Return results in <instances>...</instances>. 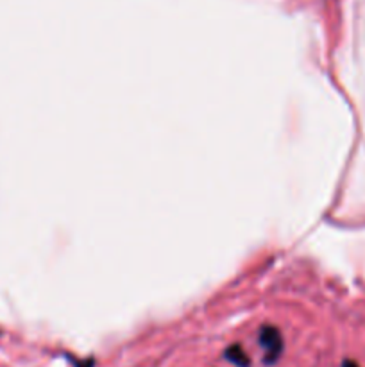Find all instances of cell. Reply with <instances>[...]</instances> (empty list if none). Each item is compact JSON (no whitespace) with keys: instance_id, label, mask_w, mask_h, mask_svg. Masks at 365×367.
Here are the masks:
<instances>
[{"instance_id":"obj_3","label":"cell","mask_w":365,"mask_h":367,"mask_svg":"<svg viewBox=\"0 0 365 367\" xmlns=\"http://www.w3.org/2000/svg\"><path fill=\"white\" fill-rule=\"evenodd\" d=\"M342 367H360L357 362H353V360H344Z\"/></svg>"},{"instance_id":"obj_1","label":"cell","mask_w":365,"mask_h":367,"mask_svg":"<svg viewBox=\"0 0 365 367\" xmlns=\"http://www.w3.org/2000/svg\"><path fill=\"white\" fill-rule=\"evenodd\" d=\"M260 344L265 350V364H276L283 353V337L276 326L265 325L260 330Z\"/></svg>"},{"instance_id":"obj_2","label":"cell","mask_w":365,"mask_h":367,"mask_svg":"<svg viewBox=\"0 0 365 367\" xmlns=\"http://www.w3.org/2000/svg\"><path fill=\"white\" fill-rule=\"evenodd\" d=\"M224 357L230 360L231 364H235L237 367H249L251 366L249 357H247V353L244 351V348L238 346V344H233V346L228 348V350L224 351Z\"/></svg>"}]
</instances>
